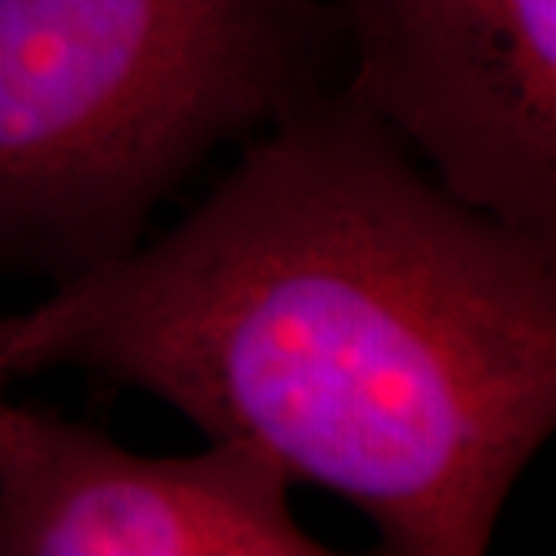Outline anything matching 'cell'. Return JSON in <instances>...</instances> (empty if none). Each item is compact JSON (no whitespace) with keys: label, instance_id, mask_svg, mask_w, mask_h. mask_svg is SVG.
Masks as SVG:
<instances>
[{"label":"cell","instance_id":"4","mask_svg":"<svg viewBox=\"0 0 556 556\" xmlns=\"http://www.w3.org/2000/svg\"><path fill=\"white\" fill-rule=\"evenodd\" d=\"M291 473L251 442L146 457L0 399V556H325Z\"/></svg>","mask_w":556,"mask_h":556},{"label":"cell","instance_id":"1","mask_svg":"<svg viewBox=\"0 0 556 556\" xmlns=\"http://www.w3.org/2000/svg\"><path fill=\"white\" fill-rule=\"evenodd\" d=\"M356 504L378 554L479 556L556 424V239L417 170L343 93L285 112L159 241L0 318Z\"/></svg>","mask_w":556,"mask_h":556},{"label":"cell","instance_id":"2","mask_svg":"<svg viewBox=\"0 0 556 556\" xmlns=\"http://www.w3.org/2000/svg\"><path fill=\"white\" fill-rule=\"evenodd\" d=\"M325 0H0V269L130 254L223 142L325 93Z\"/></svg>","mask_w":556,"mask_h":556},{"label":"cell","instance_id":"3","mask_svg":"<svg viewBox=\"0 0 556 556\" xmlns=\"http://www.w3.org/2000/svg\"><path fill=\"white\" fill-rule=\"evenodd\" d=\"M343 97L455 195L556 239V0H325Z\"/></svg>","mask_w":556,"mask_h":556},{"label":"cell","instance_id":"5","mask_svg":"<svg viewBox=\"0 0 556 556\" xmlns=\"http://www.w3.org/2000/svg\"><path fill=\"white\" fill-rule=\"evenodd\" d=\"M3 380H7V368H3V358H0V390H3Z\"/></svg>","mask_w":556,"mask_h":556}]
</instances>
